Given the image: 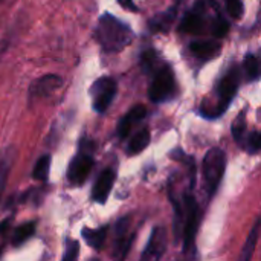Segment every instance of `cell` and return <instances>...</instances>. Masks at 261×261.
<instances>
[{"mask_svg":"<svg viewBox=\"0 0 261 261\" xmlns=\"http://www.w3.org/2000/svg\"><path fill=\"white\" fill-rule=\"evenodd\" d=\"M95 37L106 52H119L133 40L132 29L110 14H104L99 18Z\"/></svg>","mask_w":261,"mask_h":261,"instance_id":"1","label":"cell"},{"mask_svg":"<svg viewBox=\"0 0 261 261\" xmlns=\"http://www.w3.org/2000/svg\"><path fill=\"white\" fill-rule=\"evenodd\" d=\"M239 83H240V72H239V67H231L228 70V73L220 80L219 86H217V90H216V99L214 102H203L202 107H200V113L205 116V118H210V119H214V118H219L222 116L229 104L232 102L237 90H239Z\"/></svg>","mask_w":261,"mask_h":261,"instance_id":"2","label":"cell"},{"mask_svg":"<svg viewBox=\"0 0 261 261\" xmlns=\"http://www.w3.org/2000/svg\"><path fill=\"white\" fill-rule=\"evenodd\" d=\"M226 170V154L222 148H210L202 162V176L208 196H214Z\"/></svg>","mask_w":261,"mask_h":261,"instance_id":"3","label":"cell"},{"mask_svg":"<svg viewBox=\"0 0 261 261\" xmlns=\"http://www.w3.org/2000/svg\"><path fill=\"white\" fill-rule=\"evenodd\" d=\"M182 206V236L184 237V252H191L196 243V234L199 229V205L191 193L184 194Z\"/></svg>","mask_w":261,"mask_h":261,"instance_id":"4","label":"cell"},{"mask_svg":"<svg viewBox=\"0 0 261 261\" xmlns=\"http://www.w3.org/2000/svg\"><path fill=\"white\" fill-rule=\"evenodd\" d=\"M174 92H176L174 73L168 66H164L154 73L148 89V96L153 102H165L173 98Z\"/></svg>","mask_w":261,"mask_h":261,"instance_id":"5","label":"cell"},{"mask_svg":"<svg viewBox=\"0 0 261 261\" xmlns=\"http://www.w3.org/2000/svg\"><path fill=\"white\" fill-rule=\"evenodd\" d=\"M116 89H118L116 81L110 76H102L93 83L89 93L92 96V104H93L95 112H98V113L107 112V109L110 107V104L116 95Z\"/></svg>","mask_w":261,"mask_h":261,"instance_id":"6","label":"cell"},{"mask_svg":"<svg viewBox=\"0 0 261 261\" xmlns=\"http://www.w3.org/2000/svg\"><path fill=\"white\" fill-rule=\"evenodd\" d=\"M128 222L130 219L124 217L116 222L115 225V242H113V260L112 261H124L132 243L135 240V234H128Z\"/></svg>","mask_w":261,"mask_h":261,"instance_id":"7","label":"cell"},{"mask_svg":"<svg viewBox=\"0 0 261 261\" xmlns=\"http://www.w3.org/2000/svg\"><path fill=\"white\" fill-rule=\"evenodd\" d=\"M167 249V232L164 226H154L148 243L141 255L139 261H161Z\"/></svg>","mask_w":261,"mask_h":261,"instance_id":"8","label":"cell"},{"mask_svg":"<svg viewBox=\"0 0 261 261\" xmlns=\"http://www.w3.org/2000/svg\"><path fill=\"white\" fill-rule=\"evenodd\" d=\"M93 168V159L87 154V153H80L76 154L70 164H69V170H67V179L72 185H83L90 171Z\"/></svg>","mask_w":261,"mask_h":261,"instance_id":"9","label":"cell"},{"mask_svg":"<svg viewBox=\"0 0 261 261\" xmlns=\"http://www.w3.org/2000/svg\"><path fill=\"white\" fill-rule=\"evenodd\" d=\"M113 184H115V173L110 168L104 170L98 176V179H96V182L93 185L92 199L96 203H106V200H107V197H109V194H110V191L113 188Z\"/></svg>","mask_w":261,"mask_h":261,"instance_id":"10","label":"cell"},{"mask_svg":"<svg viewBox=\"0 0 261 261\" xmlns=\"http://www.w3.org/2000/svg\"><path fill=\"white\" fill-rule=\"evenodd\" d=\"M61 83H63L61 78L57 76V75H52V73L44 75V76L38 78V80L32 84V87H31V90H29V95H31L32 98L47 96V95L54 93V92L61 86Z\"/></svg>","mask_w":261,"mask_h":261,"instance_id":"11","label":"cell"},{"mask_svg":"<svg viewBox=\"0 0 261 261\" xmlns=\"http://www.w3.org/2000/svg\"><path fill=\"white\" fill-rule=\"evenodd\" d=\"M145 115H147V109L144 107V106H135L130 112H127L124 116H122V119L119 121V124H118V136L119 138H127L128 136V133L132 132V128L138 124V122H141L144 118H145Z\"/></svg>","mask_w":261,"mask_h":261,"instance_id":"12","label":"cell"},{"mask_svg":"<svg viewBox=\"0 0 261 261\" xmlns=\"http://www.w3.org/2000/svg\"><path fill=\"white\" fill-rule=\"evenodd\" d=\"M15 154L17 153H15L14 147H8L2 153V158H0V200L3 197V193H5V188L8 184V177H9L12 164L15 161Z\"/></svg>","mask_w":261,"mask_h":261,"instance_id":"13","label":"cell"},{"mask_svg":"<svg viewBox=\"0 0 261 261\" xmlns=\"http://www.w3.org/2000/svg\"><path fill=\"white\" fill-rule=\"evenodd\" d=\"M260 219L255 220L248 239H246V243L242 249V254L239 257L237 261H251L254 257V252H255V248H257V243H258V239H260Z\"/></svg>","mask_w":261,"mask_h":261,"instance_id":"14","label":"cell"},{"mask_svg":"<svg viewBox=\"0 0 261 261\" xmlns=\"http://www.w3.org/2000/svg\"><path fill=\"white\" fill-rule=\"evenodd\" d=\"M190 50L199 57V58H213L219 54L220 50V44L211 40H202V41H193L190 44Z\"/></svg>","mask_w":261,"mask_h":261,"instance_id":"15","label":"cell"},{"mask_svg":"<svg viewBox=\"0 0 261 261\" xmlns=\"http://www.w3.org/2000/svg\"><path fill=\"white\" fill-rule=\"evenodd\" d=\"M107 231H109L107 226H101V228H96V229L84 228L81 231V236H83V239L86 240V243L90 248H93L95 251H101V248H102V245L106 242Z\"/></svg>","mask_w":261,"mask_h":261,"instance_id":"16","label":"cell"},{"mask_svg":"<svg viewBox=\"0 0 261 261\" xmlns=\"http://www.w3.org/2000/svg\"><path fill=\"white\" fill-rule=\"evenodd\" d=\"M203 29V18L199 12L193 11V12H188L182 23H180V31L182 32H188V34H197Z\"/></svg>","mask_w":261,"mask_h":261,"instance_id":"17","label":"cell"},{"mask_svg":"<svg viewBox=\"0 0 261 261\" xmlns=\"http://www.w3.org/2000/svg\"><path fill=\"white\" fill-rule=\"evenodd\" d=\"M148 144H150V132L147 128H142L130 141V144H128V153L130 154H138V153L144 151L148 147Z\"/></svg>","mask_w":261,"mask_h":261,"instance_id":"18","label":"cell"},{"mask_svg":"<svg viewBox=\"0 0 261 261\" xmlns=\"http://www.w3.org/2000/svg\"><path fill=\"white\" fill-rule=\"evenodd\" d=\"M35 232V223L34 222H28L20 225L12 236V246H21L24 242H28Z\"/></svg>","mask_w":261,"mask_h":261,"instance_id":"19","label":"cell"},{"mask_svg":"<svg viewBox=\"0 0 261 261\" xmlns=\"http://www.w3.org/2000/svg\"><path fill=\"white\" fill-rule=\"evenodd\" d=\"M49 171H50V156L44 154L37 161V164L34 167V171H32V176H34V179L44 182L49 177Z\"/></svg>","mask_w":261,"mask_h":261,"instance_id":"20","label":"cell"},{"mask_svg":"<svg viewBox=\"0 0 261 261\" xmlns=\"http://www.w3.org/2000/svg\"><path fill=\"white\" fill-rule=\"evenodd\" d=\"M243 67H245V72H246V76L249 81H257L260 78V63L254 54H248L245 57Z\"/></svg>","mask_w":261,"mask_h":261,"instance_id":"21","label":"cell"},{"mask_svg":"<svg viewBox=\"0 0 261 261\" xmlns=\"http://www.w3.org/2000/svg\"><path fill=\"white\" fill-rule=\"evenodd\" d=\"M245 135H246V115H245V112H242L232 122V136H234L236 142L243 145Z\"/></svg>","mask_w":261,"mask_h":261,"instance_id":"22","label":"cell"},{"mask_svg":"<svg viewBox=\"0 0 261 261\" xmlns=\"http://www.w3.org/2000/svg\"><path fill=\"white\" fill-rule=\"evenodd\" d=\"M174 18V9H170V12H165L159 17H156L153 21H150V26H153V29L156 31H167Z\"/></svg>","mask_w":261,"mask_h":261,"instance_id":"23","label":"cell"},{"mask_svg":"<svg viewBox=\"0 0 261 261\" xmlns=\"http://www.w3.org/2000/svg\"><path fill=\"white\" fill-rule=\"evenodd\" d=\"M243 147L251 153V154H257L261 148V136L257 130L251 132L248 135V138H245V142H243Z\"/></svg>","mask_w":261,"mask_h":261,"instance_id":"24","label":"cell"},{"mask_svg":"<svg viewBox=\"0 0 261 261\" xmlns=\"http://www.w3.org/2000/svg\"><path fill=\"white\" fill-rule=\"evenodd\" d=\"M225 2H226V9H228V12L231 14V17L240 18V17L243 15L245 8H243L242 0H225Z\"/></svg>","mask_w":261,"mask_h":261,"instance_id":"25","label":"cell"},{"mask_svg":"<svg viewBox=\"0 0 261 261\" xmlns=\"http://www.w3.org/2000/svg\"><path fill=\"white\" fill-rule=\"evenodd\" d=\"M214 35L216 37H225L226 34H228V31H229V24H228V21L223 18V17H217V20H216V24H214Z\"/></svg>","mask_w":261,"mask_h":261,"instance_id":"26","label":"cell"},{"mask_svg":"<svg viewBox=\"0 0 261 261\" xmlns=\"http://www.w3.org/2000/svg\"><path fill=\"white\" fill-rule=\"evenodd\" d=\"M154 58H156V54H154L153 50H148V52H145V54L142 55V58H141V64H142L144 70H150V69H153V66H154Z\"/></svg>","mask_w":261,"mask_h":261,"instance_id":"27","label":"cell"},{"mask_svg":"<svg viewBox=\"0 0 261 261\" xmlns=\"http://www.w3.org/2000/svg\"><path fill=\"white\" fill-rule=\"evenodd\" d=\"M119 2V5L121 6H124V8H127V9H130V11H138V6L133 3V0H118Z\"/></svg>","mask_w":261,"mask_h":261,"instance_id":"28","label":"cell"},{"mask_svg":"<svg viewBox=\"0 0 261 261\" xmlns=\"http://www.w3.org/2000/svg\"><path fill=\"white\" fill-rule=\"evenodd\" d=\"M9 222H11V220L8 219V220H5V222H2V223H0V232H3V231H6V229H8Z\"/></svg>","mask_w":261,"mask_h":261,"instance_id":"29","label":"cell"},{"mask_svg":"<svg viewBox=\"0 0 261 261\" xmlns=\"http://www.w3.org/2000/svg\"><path fill=\"white\" fill-rule=\"evenodd\" d=\"M90 261H99L98 258H93V260H90Z\"/></svg>","mask_w":261,"mask_h":261,"instance_id":"30","label":"cell"},{"mask_svg":"<svg viewBox=\"0 0 261 261\" xmlns=\"http://www.w3.org/2000/svg\"><path fill=\"white\" fill-rule=\"evenodd\" d=\"M0 254H2V249H0Z\"/></svg>","mask_w":261,"mask_h":261,"instance_id":"31","label":"cell"}]
</instances>
